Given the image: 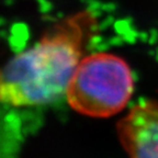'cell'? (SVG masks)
I'll return each instance as SVG.
<instances>
[{
    "mask_svg": "<svg viewBox=\"0 0 158 158\" xmlns=\"http://www.w3.org/2000/svg\"><path fill=\"white\" fill-rule=\"evenodd\" d=\"M96 19L80 11L63 19L1 73L0 97L15 106H40L66 96L67 87L91 37Z\"/></svg>",
    "mask_w": 158,
    "mask_h": 158,
    "instance_id": "obj_1",
    "label": "cell"
},
{
    "mask_svg": "<svg viewBox=\"0 0 158 158\" xmlns=\"http://www.w3.org/2000/svg\"><path fill=\"white\" fill-rule=\"evenodd\" d=\"M134 89L127 63L110 53L82 57L67 87V102L75 111L92 118H109L123 110Z\"/></svg>",
    "mask_w": 158,
    "mask_h": 158,
    "instance_id": "obj_2",
    "label": "cell"
},
{
    "mask_svg": "<svg viewBox=\"0 0 158 158\" xmlns=\"http://www.w3.org/2000/svg\"><path fill=\"white\" fill-rule=\"evenodd\" d=\"M128 158H158V102L142 100L118 124Z\"/></svg>",
    "mask_w": 158,
    "mask_h": 158,
    "instance_id": "obj_3",
    "label": "cell"
}]
</instances>
